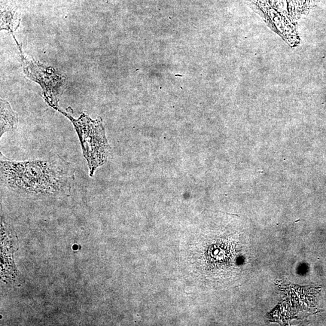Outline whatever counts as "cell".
Returning a JSON list of instances; mask_svg holds the SVG:
<instances>
[{
    "label": "cell",
    "mask_w": 326,
    "mask_h": 326,
    "mask_svg": "<svg viewBox=\"0 0 326 326\" xmlns=\"http://www.w3.org/2000/svg\"><path fill=\"white\" fill-rule=\"evenodd\" d=\"M2 29L10 30L11 32L18 28L20 23V16L17 9L13 5H2Z\"/></svg>",
    "instance_id": "cell-5"
},
{
    "label": "cell",
    "mask_w": 326,
    "mask_h": 326,
    "mask_svg": "<svg viewBox=\"0 0 326 326\" xmlns=\"http://www.w3.org/2000/svg\"><path fill=\"white\" fill-rule=\"evenodd\" d=\"M75 173L74 166L57 155L46 160L15 161L1 154L2 181L21 193L53 195L69 192Z\"/></svg>",
    "instance_id": "cell-1"
},
{
    "label": "cell",
    "mask_w": 326,
    "mask_h": 326,
    "mask_svg": "<svg viewBox=\"0 0 326 326\" xmlns=\"http://www.w3.org/2000/svg\"><path fill=\"white\" fill-rule=\"evenodd\" d=\"M22 60L26 74L41 85L45 101L54 109L58 108L59 98L64 88V79L55 74L54 70L27 61L23 56Z\"/></svg>",
    "instance_id": "cell-3"
},
{
    "label": "cell",
    "mask_w": 326,
    "mask_h": 326,
    "mask_svg": "<svg viewBox=\"0 0 326 326\" xmlns=\"http://www.w3.org/2000/svg\"><path fill=\"white\" fill-rule=\"evenodd\" d=\"M56 110L68 118L74 126L87 162L89 175L93 177L96 169L107 161L110 151L102 118L98 117L93 120L86 114L82 113L78 118H75L59 108Z\"/></svg>",
    "instance_id": "cell-2"
},
{
    "label": "cell",
    "mask_w": 326,
    "mask_h": 326,
    "mask_svg": "<svg viewBox=\"0 0 326 326\" xmlns=\"http://www.w3.org/2000/svg\"><path fill=\"white\" fill-rule=\"evenodd\" d=\"M18 123V116L15 112L9 103L5 100L1 99V129L0 137L3 134L14 129Z\"/></svg>",
    "instance_id": "cell-4"
}]
</instances>
